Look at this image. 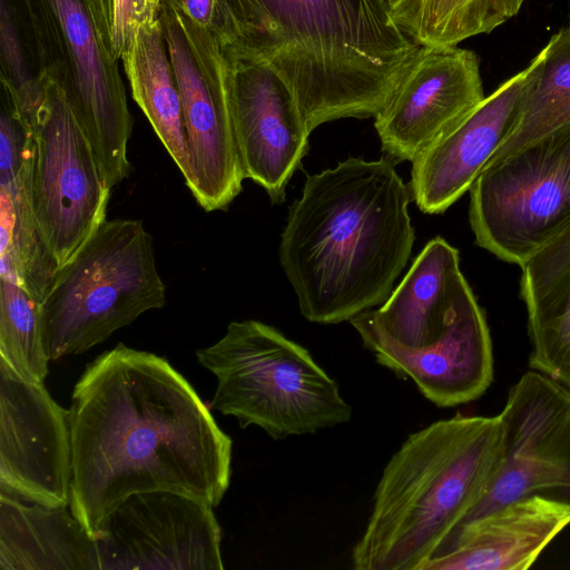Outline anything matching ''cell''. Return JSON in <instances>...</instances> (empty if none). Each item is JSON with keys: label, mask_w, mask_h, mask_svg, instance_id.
I'll list each match as a JSON object with an SVG mask.
<instances>
[{"label": "cell", "mask_w": 570, "mask_h": 570, "mask_svg": "<svg viewBox=\"0 0 570 570\" xmlns=\"http://www.w3.org/2000/svg\"><path fill=\"white\" fill-rule=\"evenodd\" d=\"M485 98L475 52L420 46L394 94L374 117L385 157L413 161Z\"/></svg>", "instance_id": "obj_14"}, {"label": "cell", "mask_w": 570, "mask_h": 570, "mask_svg": "<svg viewBox=\"0 0 570 570\" xmlns=\"http://www.w3.org/2000/svg\"><path fill=\"white\" fill-rule=\"evenodd\" d=\"M69 410L0 360V494L69 507Z\"/></svg>", "instance_id": "obj_13"}, {"label": "cell", "mask_w": 570, "mask_h": 570, "mask_svg": "<svg viewBox=\"0 0 570 570\" xmlns=\"http://www.w3.org/2000/svg\"><path fill=\"white\" fill-rule=\"evenodd\" d=\"M529 367L570 390V223L520 266Z\"/></svg>", "instance_id": "obj_21"}, {"label": "cell", "mask_w": 570, "mask_h": 570, "mask_svg": "<svg viewBox=\"0 0 570 570\" xmlns=\"http://www.w3.org/2000/svg\"><path fill=\"white\" fill-rule=\"evenodd\" d=\"M463 278L459 250L435 237L426 243L389 298L350 323L362 343L422 351L446 331Z\"/></svg>", "instance_id": "obj_18"}, {"label": "cell", "mask_w": 570, "mask_h": 570, "mask_svg": "<svg viewBox=\"0 0 570 570\" xmlns=\"http://www.w3.org/2000/svg\"><path fill=\"white\" fill-rule=\"evenodd\" d=\"M158 18L181 99L190 158L185 183L203 209H225L245 179L229 111V55L181 11L161 4Z\"/></svg>", "instance_id": "obj_9"}, {"label": "cell", "mask_w": 570, "mask_h": 570, "mask_svg": "<svg viewBox=\"0 0 570 570\" xmlns=\"http://www.w3.org/2000/svg\"><path fill=\"white\" fill-rule=\"evenodd\" d=\"M390 6L395 1V0H385Z\"/></svg>", "instance_id": "obj_30"}, {"label": "cell", "mask_w": 570, "mask_h": 570, "mask_svg": "<svg viewBox=\"0 0 570 570\" xmlns=\"http://www.w3.org/2000/svg\"><path fill=\"white\" fill-rule=\"evenodd\" d=\"M69 508L97 540L139 492L175 491L216 507L230 482L232 439L164 357L121 343L90 362L69 409Z\"/></svg>", "instance_id": "obj_1"}, {"label": "cell", "mask_w": 570, "mask_h": 570, "mask_svg": "<svg viewBox=\"0 0 570 570\" xmlns=\"http://www.w3.org/2000/svg\"><path fill=\"white\" fill-rule=\"evenodd\" d=\"M32 131L17 117L0 119V261L41 302L59 269L48 250L32 202Z\"/></svg>", "instance_id": "obj_20"}, {"label": "cell", "mask_w": 570, "mask_h": 570, "mask_svg": "<svg viewBox=\"0 0 570 570\" xmlns=\"http://www.w3.org/2000/svg\"><path fill=\"white\" fill-rule=\"evenodd\" d=\"M108 55L121 60L137 30L158 19L156 0H85Z\"/></svg>", "instance_id": "obj_27"}, {"label": "cell", "mask_w": 570, "mask_h": 570, "mask_svg": "<svg viewBox=\"0 0 570 570\" xmlns=\"http://www.w3.org/2000/svg\"><path fill=\"white\" fill-rule=\"evenodd\" d=\"M540 58L541 52L412 161L409 187L421 212L442 214L469 191L513 132Z\"/></svg>", "instance_id": "obj_16"}, {"label": "cell", "mask_w": 570, "mask_h": 570, "mask_svg": "<svg viewBox=\"0 0 570 570\" xmlns=\"http://www.w3.org/2000/svg\"><path fill=\"white\" fill-rule=\"evenodd\" d=\"M217 379L210 406L283 440L352 419V406L308 350L255 320L230 322L215 344L196 351Z\"/></svg>", "instance_id": "obj_5"}, {"label": "cell", "mask_w": 570, "mask_h": 570, "mask_svg": "<svg viewBox=\"0 0 570 570\" xmlns=\"http://www.w3.org/2000/svg\"><path fill=\"white\" fill-rule=\"evenodd\" d=\"M213 508L175 491L131 494L96 540L97 570H223Z\"/></svg>", "instance_id": "obj_12"}, {"label": "cell", "mask_w": 570, "mask_h": 570, "mask_svg": "<svg viewBox=\"0 0 570 570\" xmlns=\"http://www.w3.org/2000/svg\"><path fill=\"white\" fill-rule=\"evenodd\" d=\"M570 524V503L531 494L460 527L423 570H524Z\"/></svg>", "instance_id": "obj_19"}, {"label": "cell", "mask_w": 570, "mask_h": 570, "mask_svg": "<svg viewBox=\"0 0 570 570\" xmlns=\"http://www.w3.org/2000/svg\"><path fill=\"white\" fill-rule=\"evenodd\" d=\"M502 445L499 414L458 413L410 434L383 469L352 567L423 570L487 493Z\"/></svg>", "instance_id": "obj_4"}, {"label": "cell", "mask_w": 570, "mask_h": 570, "mask_svg": "<svg viewBox=\"0 0 570 570\" xmlns=\"http://www.w3.org/2000/svg\"><path fill=\"white\" fill-rule=\"evenodd\" d=\"M469 193L475 244L521 266L570 223V122L487 166Z\"/></svg>", "instance_id": "obj_8"}, {"label": "cell", "mask_w": 570, "mask_h": 570, "mask_svg": "<svg viewBox=\"0 0 570 570\" xmlns=\"http://www.w3.org/2000/svg\"><path fill=\"white\" fill-rule=\"evenodd\" d=\"M540 52L541 58L528 85L519 121L487 166L570 122V27L556 33Z\"/></svg>", "instance_id": "obj_25"}, {"label": "cell", "mask_w": 570, "mask_h": 570, "mask_svg": "<svg viewBox=\"0 0 570 570\" xmlns=\"http://www.w3.org/2000/svg\"><path fill=\"white\" fill-rule=\"evenodd\" d=\"M363 346L375 361L400 377L411 379L439 407L480 397L493 381V350L482 307L465 277L458 289L446 331L433 345L405 352L379 342Z\"/></svg>", "instance_id": "obj_17"}, {"label": "cell", "mask_w": 570, "mask_h": 570, "mask_svg": "<svg viewBox=\"0 0 570 570\" xmlns=\"http://www.w3.org/2000/svg\"><path fill=\"white\" fill-rule=\"evenodd\" d=\"M212 32L229 56L240 57L243 35L228 0H160Z\"/></svg>", "instance_id": "obj_28"}, {"label": "cell", "mask_w": 570, "mask_h": 570, "mask_svg": "<svg viewBox=\"0 0 570 570\" xmlns=\"http://www.w3.org/2000/svg\"><path fill=\"white\" fill-rule=\"evenodd\" d=\"M38 80L60 86L110 189L129 176L134 118L118 62L108 55L85 0H1Z\"/></svg>", "instance_id": "obj_7"}, {"label": "cell", "mask_w": 570, "mask_h": 570, "mask_svg": "<svg viewBox=\"0 0 570 570\" xmlns=\"http://www.w3.org/2000/svg\"><path fill=\"white\" fill-rule=\"evenodd\" d=\"M411 198L387 157H350L306 176L278 256L307 321L350 322L389 298L415 239Z\"/></svg>", "instance_id": "obj_2"}, {"label": "cell", "mask_w": 570, "mask_h": 570, "mask_svg": "<svg viewBox=\"0 0 570 570\" xmlns=\"http://www.w3.org/2000/svg\"><path fill=\"white\" fill-rule=\"evenodd\" d=\"M228 102L245 179L283 203L311 135L292 92L266 65L229 56Z\"/></svg>", "instance_id": "obj_15"}, {"label": "cell", "mask_w": 570, "mask_h": 570, "mask_svg": "<svg viewBox=\"0 0 570 570\" xmlns=\"http://www.w3.org/2000/svg\"><path fill=\"white\" fill-rule=\"evenodd\" d=\"M525 0H395L393 22L419 46H458L514 17Z\"/></svg>", "instance_id": "obj_24"}, {"label": "cell", "mask_w": 570, "mask_h": 570, "mask_svg": "<svg viewBox=\"0 0 570 570\" xmlns=\"http://www.w3.org/2000/svg\"><path fill=\"white\" fill-rule=\"evenodd\" d=\"M165 303L153 238L142 222L106 219L57 271L40 302L48 358L81 354Z\"/></svg>", "instance_id": "obj_6"}, {"label": "cell", "mask_w": 570, "mask_h": 570, "mask_svg": "<svg viewBox=\"0 0 570 570\" xmlns=\"http://www.w3.org/2000/svg\"><path fill=\"white\" fill-rule=\"evenodd\" d=\"M568 6H569V27H570V0H568Z\"/></svg>", "instance_id": "obj_29"}, {"label": "cell", "mask_w": 570, "mask_h": 570, "mask_svg": "<svg viewBox=\"0 0 570 570\" xmlns=\"http://www.w3.org/2000/svg\"><path fill=\"white\" fill-rule=\"evenodd\" d=\"M243 35L240 57L288 87L312 132L343 118L375 117L420 46L385 0H228Z\"/></svg>", "instance_id": "obj_3"}, {"label": "cell", "mask_w": 570, "mask_h": 570, "mask_svg": "<svg viewBox=\"0 0 570 570\" xmlns=\"http://www.w3.org/2000/svg\"><path fill=\"white\" fill-rule=\"evenodd\" d=\"M121 61L135 101L186 180L190 158L181 99L159 18L137 30Z\"/></svg>", "instance_id": "obj_23"}, {"label": "cell", "mask_w": 570, "mask_h": 570, "mask_svg": "<svg viewBox=\"0 0 570 570\" xmlns=\"http://www.w3.org/2000/svg\"><path fill=\"white\" fill-rule=\"evenodd\" d=\"M499 416L503 425L499 468L482 500L454 531L531 494L570 503V390L531 370L511 386Z\"/></svg>", "instance_id": "obj_11"}, {"label": "cell", "mask_w": 570, "mask_h": 570, "mask_svg": "<svg viewBox=\"0 0 570 570\" xmlns=\"http://www.w3.org/2000/svg\"><path fill=\"white\" fill-rule=\"evenodd\" d=\"M0 360L22 379L45 384L48 374L40 302L14 277L0 276Z\"/></svg>", "instance_id": "obj_26"}, {"label": "cell", "mask_w": 570, "mask_h": 570, "mask_svg": "<svg viewBox=\"0 0 570 570\" xmlns=\"http://www.w3.org/2000/svg\"><path fill=\"white\" fill-rule=\"evenodd\" d=\"M37 100L24 111L33 137L32 202L42 239L58 268L107 219L111 189L63 90L40 78Z\"/></svg>", "instance_id": "obj_10"}, {"label": "cell", "mask_w": 570, "mask_h": 570, "mask_svg": "<svg viewBox=\"0 0 570 570\" xmlns=\"http://www.w3.org/2000/svg\"><path fill=\"white\" fill-rule=\"evenodd\" d=\"M0 570H97L96 540L69 507L0 494Z\"/></svg>", "instance_id": "obj_22"}, {"label": "cell", "mask_w": 570, "mask_h": 570, "mask_svg": "<svg viewBox=\"0 0 570 570\" xmlns=\"http://www.w3.org/2000/svg\"><path fill=\"white\" fill-rule=\"evenodd\" d=\"M158 3H159V7H160V0H156Z\"/></svg>", "instance_id": "obj_31"}]
</instances>
